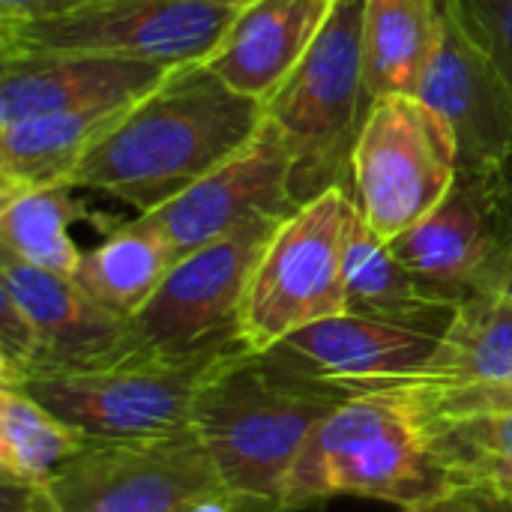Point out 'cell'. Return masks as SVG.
<instances>
[{"label":"cell","instance_id":"484cf974","mask_svg":"<svg viewBox=\"0 0 512 512\" xmlns=\"http://www.w3.org/2000/svg\"><path fill=\"white\" fill-rule=\"evenodd\" d=\"M512 87V0H468Z\"/></svg>","mask_w":512,"mask_h":512},{"label":"cell","instance_id":"ffe728a7","mask_svg":"<svg viewBox=\"0 0 512 512\" xmlns=\"http://www.w3.org/2000/svg\"><path fill=\"white\" fill-rule=\"evenodd\" d=\"M441 27V0H366L363 81L369 99L417 96Z\"/></svg>","mask_w":512,"mask_h":512},{"label":"cell","instance_id":"52a82bcc","mask_svg":"<svg viewBox=\"0 0 512 512\" xmlns=\"http://www.w3.org/2000/svg\"><path fill=\"white\" fill-rule=\"evenodd\" d=\"M459 135L420 96H384L366 111L351 150V195L384 240L426 219L459 183Z\"/></svg>","mask_w":512,"mask_h":512},{"label":"cell","instance_id":"cb8c5ba5","mask_svg":"<svg viewBox=\"0 0 512 512\" xmlns=\"http://www.w3.org/2000/svg\"><path fill=\"white\" fill-rule=\"evenodd\" d=\"M84 207L72 198V186H39L0 195V243L21 261L75 279L81 255L69 225Z\"/></svg>","mask_w":512,"mask_h":512},{"label":"cell","instance_id":"7402d4cb","mask_svg":"<svg viewBox=\"0 0 512 512\" xmlns=\"http://www.w3.org/2000/svg\"><path fill=\"white\" fill-rule=\"evenodd\" d=\"M90 438L18 387H0V474L3 483L42 489Z\"/></svg>","mask_w":512,"mask_h":512},{"label":"cell","instance_id":"277c9868","mask_svg":"<svg viewBox=\"0 0 512 512\" xmlns=\"http://www.w3.org/2000/svg\"><path fill=\"white\" fill-rule=\"evenodd\" d=\"M438 492L426 426L396 399L345 396L309 435L285 489V512L318 510L342 495L402 510Z\"/></svg>","mask_w":512,"mask_h":512},{"label":"cell","instance_id":"4fadbf2b","mask_svg":"<svg viewBox=\"0 0 512 512\" xmlns=\"http://www.w3.org/2000/svg\"><path fill=\"white\" fill-rule=\"evenodd\" d=\"M282 219H258L174 261L150 303L132 318L147 348L198 351L237 342V318L255 264Z\"/></svg>","mask_w":512,"mask_h":512},{"label":"cell","instance_id":"ac0fdd59","mask_svg":"<svg viewBox=\"0 0 512 512\" xmlns=\"http://www.w3.org/2000/svg\"><path fill=\"white\" fill-rule=\"evenodd\" d=\"M345 288L348 312L369 315L381 321H396L405 327H420L441 333L465 300L456 291H444L432 282L414 276L363 219L357 222L348 258H345Z\"/></svg>","mask_w":512,"mask_h":512},{"label":"cell","instance_id":"5bb4252c","mask_svg":"<svg viewBox=\"0 0 512 512\" xmlns=\"http://www.w3.org/2000/svg\"><path fill=\"white\" fill-rule=\"evenodd\" d=\"M0 288L18 300L39 333V357L21 381L39 372L87 366L141 345L132 321L96 303L75 279L33 267L6 249L0 252Z\"/></svg>","mask_w":512,"mask_h":512},{"label":"cell","instance_id":"e0dca14e","mask_svg":"<svg viewBox=\"0 0 512 512\" xmlns=\"http://www.w3.org/2000/svg\"><path fill=\"white\" fill-rule=\"evenodd\" d=\"M336 0H252L201 60L231 90L270 102L324 30Z\"/></svg>","mask_w":512,"mask_h":512},{"label":"cell","instance_id":"1f68e13d","mask_svg":"<svg viewBox=\"0 0 512 512\" xmlns=\"http://www.w3.org/2000/svg\"><path fill=\"white\" fill-rule=\"evenodd\" d=\"M33 512H39V510H36V498H33Z\"/></svg>","mask_w":512,"mask_h":512},{"label":"cell","instance_id":"d4e9b609","mask_svg":"<svg viewBox=\"0 0 512 512\" xmlns=\"http://www.w3.org/2000/svg\"><path fill=\"white\" fill-rule=\"evenodd\" d=\"M39 357V333L18 300L0 288V387H15Z\"/></svg>","mask_w":512,"mask_h":512},{"label":"cell","instance_id":"2e32d148","mask_svg":"<svg viewBox=\"0 0 512 512\" xmlns=\"http://www.w3.org/2000/svg\"><path fill=\"white\" fill-rule=\"evenodd\" d=\"M438 342L441 333L432 330L345 312L291 333L267 357L309 381L339 390L354 381L417 372L432 360Z\"/></svg>","mask_w":512,"mask_h":512},{"label":"cell","instance_id":"9a60e30c","mask_svg":"<svg viewBox=\"0 0 512 512\" xmlns=\"http://www.w3.org/2000/svg\"><path fill=\"white\" fill-rule=\"evenodd\" d=\"M171 69L174 66L165 63L96 54L3 60L0 126L42 114L135 105L156 90Z\"/></svg>","mask_w":512,"mask_h":512},{"label":"cell","instance_id":"83f0119b","mask_svg":"<svg viewBox=\"0 0 512 512\" xmlns=\"http://www.w3.org/2000/svg\"><path fill=\"white\" fill-rule=\"evenodd\" d=\"M90 0H0V18H36V15H54L66 12L72 6H81Z\"/></svg>","mask_w":512,"mask_h":512},{"label":"cell","instance_id":"44dd1931","mask_svg":"<svg viewBox=\"0 0 512 512\" xmlns=\"http://www.w3.org/2000/svg\"><path fill=\"white\" fill-rule=\"evenodd\" d=\"M174 261L168 240L144 216H135L81 255L75 282L96 303L132 321L159 291Z\"/></svg>","mask_w":512,"mask_h":512},{"label":"cell","instance_id":"8fae6325","mask_svg":"<svg viewBox=\"0 0 512 512\" xmlns=\"http://www.w3.org/2000/svg\"><path fill=\"white\" fill-rule=\"evenodd\" d=\"M417 96L459 135V180L512 183V87L468 0H441L435 51Z\"/></svg>","mask_w":512,"mask_h":512},{"label":"cell","instance_id":"7c38bea8","mask_svg":"<svg viewBox=\"0 0 512 512\" xmlns=\"http://www.w3.org/2000/svg\"><path fill=\"white\" fill-rule=\"evenodd\" d=\"M297 168V150L270 120H264L261 132L237 156L168 204L138 216L168 240L174 258H183L258 219L291 216L303 204Z\"/></svg>","mask_w":512,"mask_h":512},{"label":"cell","instance_id":"3957f363","mask_svg":"<svg viewBox=\"0 0 512 512\" xmlns=\"http://www.w3.org/2000/svg\"><path fill=\"white\" fill-rule=\"evenodd\" d=\"M222 342L198 351L135 345L114 357L30 375L18 390L39 399L87 438L129 441L186 432L195 402L228 351Z\"/></svg>","mask_w":512,"mask_h":512},{"label":"cell","instance_id":"30bf717a","mask_svg":"<svg viewBox=\"0 0 512 512\" xmlns=\"http://www.w3.org/2000/svg\"><path fill=\"white\" fill-rule=\"evenodd\" d=\"M33 498L39 512H195L225 492L198 435L186 429L162 438H90Z\"/></svg>","mask_w":512,"mask_h":512},{"label":"cell","instance_id":"7a4b0ae2","mask_svg":"<svg viewBox=\"0 0 512 512\" xmlns=\"http://www.w3.org/2000/svg\"><path fill=\"white\" fill-rule=\"evenodd\" d=\"M345 396L243 345L204 384L189 429L207 450L234 512H285L291 471Z\"/></svg>","mask_w":512,"mask_h":512},{"label":"cell","instance_id":"8992f818","mask_svg":"<svg viewBox=\"0 0 512 512\" xmlns=\"http://www.w3.org/2000/svg\"><path fill=\"white\" fill-rule=\"evenodd\" d=\"M363 6L366 0H336L315 45L264 105L300 156L303 204L351 177V150L372 105L363 81Z\"/></svg>","mask_w":512,"mask_h":512},{"label":"cell","instance_id":"9c48e42d","mask_svg":"<svg viewBox=\"0 0 512 512\" xmlns=\"http://www.w3.org/2000/svg\"><path fill=\"white\" fill-rule=\"evenodd\" d=\"M339 393L396 399L426 432L512 408V300L501 291L468 294L423 369L354 381Z\"/></svg>","mask_w":512,"mask_h":512},{"label":"cell","instance_id":"603a6c76","mask_svg":"<svg viewBox=\"0 0 512 512\" xmlns=\"http://www.w3.org/2000/svg\"><path fill=\"white\" fill-rule=\"evenodd\" d=\"M441 492L468 489L512 510V408L429 432Z\"/></svg>","mask_w":512,"mask_h":512},{"label":"cell","instance_id":"f546056e","mask_svg":"<svg viewBox=\"0 0 512 512\" xmlns=\"http://www.w3.org/2000/svg\"><path fill=\"white\" fill-rule=\"evenodd\" d=\"M198 3H213V6H231V9H243L252 0H198Z\"/></svg>","mask_w":512,"mask_h":512},{"label":"cell","instance_id":"5b68a950","mask_svg":"<svg viewBox=\"0 0 512 512\" xmlns=\"http://www.w3.org/2000/svg\"><path fill=\"white\" fill-rule=\"evenodd\" d=\"M357 222L351 189L336 183L276 225L237 318V342L246 351L267 354L291 333L348 312L345 258Z\"/></svg>","mask_w":512,"mask_h":512},{"label":"cell","instance_id":"4316f807","mask_svg":"<svg viewBox=\"0 0 512 512\" xmlns=\"http://www.w3.org/2000/svg\"><path fill=\"white\" fill-rule=\"evenodd\" d=\"M399 512H512L504 504H498L495 498L489 495H480V492H468V489H447V492H438L420 504H411V507H402Z\"/></svg>","mask_w":512,"mask_h":512},{"label":"cell","instance_id":"f1b7e54d","mask_svg":"<svg viewBox=\"0 0 512 512\" xmlns=\"http://www.w3.org/2000/svg\"><path fill=\"white\" fill-rule=\"evenodd\" d=\"M195 512H234V510H231L228 498H210V501L198 504V507H195Z\"/></svg>","mask_w":512,"mask_h":512},{"label":"cell","instance_id":"6da1fadb","mask_svg":"<svg viewBox=\"0 0 512 512\" xmlns=\"http://www.w3.org/2000/svg\"><path fill=\"white\" fill-rule=\"evenodd\" d=\"M264 120V102L231 90L201 60L174 66L90 147L69 186L150 213L237 156Z\"/></svg>","mask_w":512,"mask_h":512},{"label":"cell","instance_id":"d6986e66","mask_svg":"<svg viewBox=\"0 0 512 512\" xmlns=\"http://www.w3.org/2000/svg\"><path fill=\"white\" fill-rule=\"evenodd\" d=\"M123 108L42 114L0 126V195L69 186L90 147L126 114Z\"/></svg>","mask_w":512,"mask_h":512},{"label":"cell","instance_id":"4dcf8cb0","mask_svg":"<svg viewBox=\"0 0 512 512\" xmlns=\"http://www.w3.org/2000/svg\"><path fill=\"white\" fill-rule=\"evenodd\" d=\"M501 294H507L512 300V264L510 270H507V276H504V282H501Z\"/></svg>","mask_w":512,"mask_h":512},{"label":"cell","instance_id":"ba28073f","mask_svg":"<svg viewBox=\"0 0 512 512\" xmlns=\"http://www.w3.org/2000/svg\"><path fill=\"white\" fill-rule=\"evenodd\" d=\"M237 12L198 0H90L54 15L0 18V60L96 54L165 66L198 63Z\"/></svg>","mask_w":512,"mask_h":512}]
</instances>
